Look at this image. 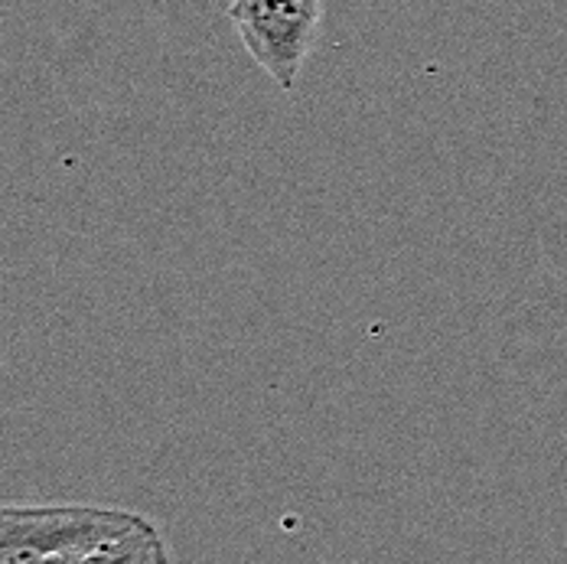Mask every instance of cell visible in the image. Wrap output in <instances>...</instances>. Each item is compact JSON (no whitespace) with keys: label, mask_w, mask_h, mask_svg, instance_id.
<instances>
[{"label":"cell","mask_w":567,"mask_h":564,"mask_svg":"<svg viewBox=\"0 0 567 564\" xmlns=\"http://www.w3.org/2000/svg\"><path fill=\"white\" fill-rule=\"evenodd\" d=\"M151 519L109 506H0V564L167 562Z\"/></svg>","instance_id":"cell-1"},{"label":"cell","mask_w":567,"mask_h":564,"mask_svg":"<svg viewBox=\"0 0 567 564\" xmlns=\"http://www.w3.org/2000/svg\"><path fill=\"white\" fill-rule=\"evenodd\" d=\"M226 17L245 53L278 89L293 92L320 37L323 0H228Z\"/></svg>","instance_id":"cell-2"}]
</instances>
